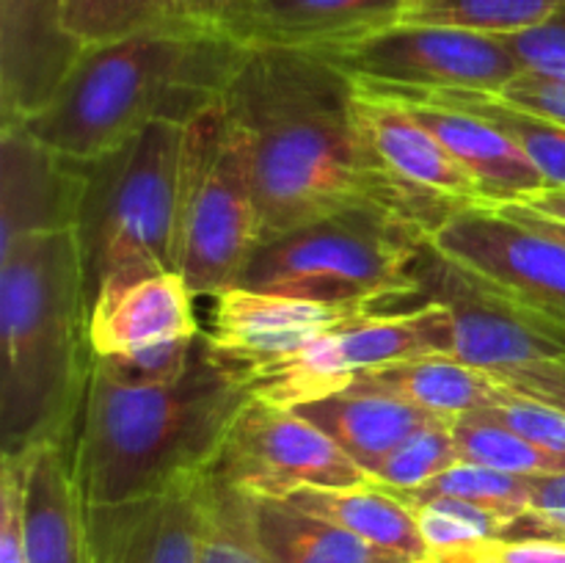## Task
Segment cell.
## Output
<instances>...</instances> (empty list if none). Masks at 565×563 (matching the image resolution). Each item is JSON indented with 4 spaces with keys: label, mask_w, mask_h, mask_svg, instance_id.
Here are the masks:
<instances>
[{
    "label": "cell",
    "mask_w": 565,
    "mask_h": 563,
    "mask_svg": "<svg viewBox=\"0 0 565 563\" xmlns=\"http://www.w3.org/2000/svg\"><path fill=\"white\" fill-rule=\"evenodd\" d=\"M224 105L252 138L263 243L353 208L434 235L463 210L417 196L375 166L353 125V81L320 53L248 47Z\"/></svg>",
    "instance_id": "1"
},
{
    "label": "cell",
    "mask_w": 565,
    "mask_h": 563,
    "mask_svg": "<svg viewBox=\"0 0 565 563\" xmlns=\"http://www.w3.org/2000/svg\"><path fill=\"white\" fill-rule=\"evenodd\" d=\"M246 55V44L215 22L83 47L50 103L22 127L66 158L94 160L158 121L193 125L224 99Z\"/></svg>",
    "instance_id": "2"
},
{
    "label": "cell",
    "mask_w": 565,
    "mask_h": 563,
    "mask_svg": "<svg viewBox=\"0 0 565 563\" xmlns=\"http://www.w3.org/2000/svg\"><path fill=\"white\" fill-rule=\"evenodd\" d=\"M252 397L246 375L210 351L204 331L191 368L166 384L121 386L94 370L72 436L83 502L121 506L210 469Z\"/></svg>",
    "instance_id": "3"
},
{
    "label": "cell",
    "mask_w": 565,
    "mask_h": 563,
    "mask_svg": "<svg viewBox=\"0 0 565 563\" xmlns=\"http://www.w3.org/2000/svg\"><path fill=\"white\" fill-rule=\"evenodd\" d=\"M88 309L75 230L28 237L0 252L3 456L70 445L75 436L97 359Z\"/></svg>",
    "instance_id": "4"
},
{
    "label": "cell",
    "mask_w": 565,
    "mask_h": 563,
    "mask_svg": "<svg viewBox=\"0 0 565 563\" xmlns=\"http://www.w3.org/2000/svg\"><path fill=\"white\" fill-rule=\"evenodd\" d=\"M188 127L158 121L86 163L77 246L88 298L177 270V210Z\"/></svg>",
    "instance_id": "5"
},
{
    "label": "cell",
    "mask_w": 565,
    "mask_h": 563,
    "mask_svg": "<svg viewBox=\"0 0 565 563\" xmlns=\"http://www.w3.org/2000/svg\"><path fill=\"white\" fill-rule=\"evenodd\" d=\"M430 235L395 213L353 208L263 243L237 287L323 304H417V259Z\"/></svg>",
    "instance_id": "6"
},
{
    "label": "cell",
    "mask_w": 565,
    "mask_h": 563,
    "mask_svg": "<svg viewBox=\"0 0 565 563\" xmlns=\"http://www.w3.org/2000/svg\"><path fill=\"white\" fill-rule=\"evenodd\" d=\"M263 246L252 138L224 99L188 125L177 210V270L193 296H221Z\"/></svg>",
    "instance_id": "7"
},
{
    "label": "cell",
    "mask_w": 565,
    "mask_h": 563,
    "mask_svg": "<svg viewBox=\"0 0 565 563\" xmlns=\"http://www.w3.org/2000/svg\"><path fill=\"white\" fill-rule=\"evenodd\" d=\"M419 357H452V320L441 304L370 312L281 362L252 370L246 381L259 401L298 408L340 392L364 370Z\"/></svg>",
    "instance_id": "8"
},
{
    "label": "cell",
    "mask_w": 565,
    "mask_h": 563,
    "mask_svg": "<svg viewBox=\"0 0 565 563\" xmlns=\"http://www.w3.org/2000/svg\"><path fill=\"white\" fill-rule=\"evenodd\" d=\"M351 81L403 92H491L500 94L524 66L505 36L441 25L381 28L353 42L312 50Z\"/></svg>",
    "instance_id": "9"
},
{
    "label": "cell",
    "mask_w": 565,
    "mask_h": 563,
    "mask_svg": "<svg viewBox=\"0 0 565 563\" xmlns=\"http://www.w3.org/2000/svg\"><path fill=\"white\" fill-rule=\"evenodd\" d=\"M430 243L519 312L565 331L563 241L494 204H472L450 215Z\"/></svg>",
    "instance_id": "10"
},
{
    "label": "cell",
    "mask_w": 565,
    "mask_h": 563,
    "mask_svg": "<svg viewBox=\"0 0 565 563\" xmlns=\"http://www.w3.org/2000/svg\"><path fill=\"white\" fill-rule=\"evenodd\" d=\"M210 472L254 497H287L303 486H359L367 472L301 412L252 401L232 423Z\"/></svg>",
    "instance_id": "11"
},
{
    "label": "cell",
    "mask_w": 565,
    "mask_h": 563,
    "mask_svg": "<svg viewBox=\"0 0 565 563\" xmlns=\"http://www.w3.org/2000/svg\"><path fill=\"white\" fill-rule=\"evenodd\" d=\"M417 304H441L452 320V359L500 375L544 359H565V331L519 312L452 259L425 243L417 259Z\"/></svg>",
    "instance_id": "12"
},
{
    "label": "cell",
    "mask_w": 565,
    "mask_h": 563,
    "mask_svg": "<svg viewBox=\"0 0 565 563\" xmlns=\"http://www.w3.org/2000/svg\"><path fill=\"white\" fill-rule=\"evenodd\" d=\"M213 301V329L204 331L210 351L243 375L281 362L364 315L384 312L364 304H323L248 287H232Z\"/></svg>",
    "instance_id": "13"
},
{
    "label": "cell",
    "mask_w": 565,
    "mask_h": 563,
    "mask_svg": "<svg viewBox=\"0 0 565 563\" xmlns=\"http://www.w3.org/2000/svg\"><path fill=\"white\" fill-rule=\"evenodd\" d=\"M353 125L375 166L401 188L456 208L486 204L478 182L401 97L353 81Z\"/></svg>",
    "instance_id": "14"
},
{
    "label": "cell",
    "mask_w": 565,
    "mask_h": 563,
    "mask_svg": "<svg viewBox=\"0 0 565 563\" xmlns=\"http://www.w3.org/2000/svg\"><path fill=\"white\" fill-rule=\"evenodd\" d=\"M86 163L55 152L22 125H0V252L77 226Z\"/></svg>",
    "instance_id": "15"
},
{
    "label": "cell",
    "mask_w": 565,
    "mask_h": 563,
    "mask_svg": "<svg viewBox=\"0 0 565 563\" xmlns=\"http://www.w3.org/2000/svg\"><path fill=\"white\" fill-rule=\"evenodd\" d=\"M204 475L121 506H86L88 563H199Z\"/></svg>",
    "instance_id": "16"
},
{
    "label": "cell",
    "mask_w": 565,
    "mask_h": 563,
    "mask_svg": "<svg viewBox=\"0 0 565 563\" xmlns=\"http://www.w3.org/2000/svg\"><path fill=\"white\" fill-rule=\"evenodd\" d=\"M81 53L64 31V0H0V125L39 114Z\"/></svg>",
    "instance_id": "17"
},
{
    "label": "cell",
    "mask_w": 565,
    "mask_h": 563,
    "mask_svg": "<svg viewBox=\"0 0 565 563\" xmlns=\"http://www.w3.org/2000/svg\"><path fill=\"white\" fill-rule=\"evenodd\" d=\"M403 0H237L218 28L246 47L329 50L397 22Z\"/></svg>",
    "instance_id": "18"
},
{
    "label": "cell",
    "mask_w": 565,
    "mask_h": 563,
    "mask_svg": "<svg viewBox=\"0 0 565 563\" xmlns=\"http://www.w3.org/2000/svg\"><path fill=\"white\" fill-rule=\"evenodd\" d=\"M384 92L401 97L414 110V116L450 149L452 158L478 182L486 204H494V208L519 204L550 188L546 177L535 169L524 149L483 116L423 97V94L395 92V88H384Z\"/></svg>",
    "instance_id": "19"
},
{
    "label": "cell",
    "mask_w": 565,
    "mask_h": 563,
    "mask_svg": "<svg viewBox=\"0 0 565 563\" xmlns=\"http://www.w3.org/2000/svg\"><path fill=\"white\" fill-rule=\"evenodd\" d=\"M193 293L180 270L141 276L108 287L88 309V337L94 357L136 351L166 340L199 334Z\"/></svg>",
    "instance_id": "20"
},
{
    "label": "cell",
    "mask_w": 565,
    "mask_h": 563,
    "mask_svg": "<svg viewBox=\"0 0 565 563\" xmlns=\"http://www.w3.org/2000/svg\"><path fill=\"white\" fill-rule=\"evenodd\" d=\"M22 458V539L28 563H88L86 502L70 445H42Z\"/></svg>",
    "instance_id": "21"
},
{
    "label": "cell",
    "mask_w": 565,
    "mask_h": 563,
    "mask_svg": "<svg viewBox=\"0 0 565 563\" xmlns=\"http://www.w3.org/2000/svg\"><path fill=\"white\" fill-rule=\"evenodd\" d=\"M296 412L331 436L337 447L367 472V478H373L381 461L408 436L434 419H441L401 397L367 390L331 392L318 401L303 403Z\"/></svg>",
    "instance_id": "22"
},
{
    "label": "cell",
    "mask_w": 565,
    "mask_h": 563,
    "mask_svg": "<svg viewBox=\"0 0 565 563\" xmlns=\"http://www.w3.org/2000/svg\"><path fill=\"white\" fill-rule=\"evenodd\" d=\"M342 390H367L401 397L441 419L480 412L500 401L505 384L486 370L463 364L452 357H419L392 362L384 368L353 375Z\"/></svg>",
    "instance_id": "23"
},
{
    "label": "cell",
    "mask_w": 565,
    "mask_h": 563,
    "mask_svg": "<svg viewBox=\"0 0 565 563\" xmlns=\"http://www.w3.org/2000/svg\"><path fill=\"white\" fill-rule=\"evenodd\" d=\"M281 500L329 519L403 561H428V546L419 535L414 508L373 480L359 486H303Z\"/></svg>",
    "instance_id": "24"
},
{
    "label": "cell",
    "mask_w": 565,
    "mask_h": 563,
    "mask_svg": "<svg viewBox=\"0 0 565 563\" xmlns=\"http://www.w3.org/2000/svg\"><path fill=\"white\" fill-rule=\"evenodd\" d=\"M252 517L268 563H408L281 497L252 495Z\"/></svg>",
    "instance_id": "25"
},
{
    "label": "cell",
    "mask_w": 565,
    "mask_h": 563,
    "mask_svg": "<svg viewBox=\"0 0 565 563\" xmlns=\"http://www.w3.org/2000/svg\"><path fill=\"white\" fill-rule=\"evenodd\" d=\"M215 0H64V31L81 47H94L158 28L215 22Z\"/></svg>",
    "instance_id": "26"
},
{
    "label": "cell",
    "mask_w": 565,
    "mask_h": 563,
    "mask_svg": "<svg viewBox=\"0 0 565 563\" xmlns=\"http://www.w3.org/2000/svg\"><path fill=\"white\" fill-rule=\"evenodd\" d=\"M395 92H403V88H395ZM423 97L439 99V103L456 105V108L469 110V114L483 116L486 121L500 127L524 149V155L533 160L535 169L546 177L550 188H565V125H561V121L530 114V110L519 108V105L508 103L500 94L491 92L456 88V92H430L423 94Z\"/></svg>",
    "instance_id": "27"
},
{
    "label": "cell",
    "mask_w": 565,
    "mask_h": 563,
    "mask_svg": "<svg viewBox=\"0 0 565 563\" xmlns=\"http://www.w3.org/2000/svg\"><path fill=\"white\" fill-rule=\"evenodd\" d=\"M563 3L565 0H403L397 22L513 36L546 22Z\"/></svg>",
    "instance_id": "28"
},
{
    "label": "cell",
    "mask_w": 565,
    "mask_h": 563,
    "mask_svg": "<svg viewBox=\"0 0 565 563\" xmlns=\"http://www.w3.org/2000/svg\"><path fill=\"white\" fill-rule=\"evenodd\" d=\"M452 439L461 461L511 475L565 472V456L524 439L486 412H469L452 419Z\"/></svg>",
    "instance_id": "29"
},
{
    "label": "cell",
    "mask_w": 565,
    "mask_h": 563,
    "mask_svg": "<svg viewBox=\"0 0 565 563\" xmlns=\"http://www.w3.org/2000/svg\"><path fill=\"white\" fill-rule=\"evenodd\" d=\"M199 563H268L254 533L252 495L224 484L210 469L204 475Z\"/></svg>",
    "instance_id": "30"
},
{
    "label": "cell",
    "mask_w": 565,
    "mask_h": 563,
    "mask_svg": "<svg viewBox=\"0 0 565 563\" xmlns=\"http://www.w3.org/2000/svg\"><path fill=\"white\" fill-rule=\"evenodd\" d=\"M395 495L408 506L430 500V497H456L513 524L530 511V475H511L480 467V464L458 461L430 484L414 491H395Z\"/></svg>",
    "instance_id": "31"
},
{
    "label": "cell",
    "mask_w": 565,
    "mask_h": 563,
    "mask_svg": "<svg viewBox=\"0 0 565 563\" xmlns=\"http://www.w3.org/2000/svg\"><path fill=\"white\" fill-rule=\"evenodd\" d=\"M419 535L428 546V561L445 563L461 555L469 546L489 539H502L511 524L486 508L472 502L456 500V497H430V500L414 502Z\"/></svg>",
    "instance_id": "32"
},
{
    "label": "cell",
    "mask_w": 565,
    "mask_h": 563,
    "mask_svg": "<svg viewBox=\"0 0 565 563\" xmlns=\"http://www.w3.org/2000/svg\"><path fill=\"white\" fill-rule=\"evenodd\" d=\"M458 461L461 456L452 439V419H434L397 445L370 480L390 491H414Z\"/></svg>",
    "instance_id": "33"
},
{
    "label": "cell",
    "mask_w": 565,
    "mask_h": 563,
    "mask_svg": "<svg viewBox=\"0 0 565 563\" xmlns=\"http://www.w3.org/2000/svg\"><path fill=\"white\" fill-rule=\"evenodd\" d=\"M199 342H202V331L196 337L154 342V346L114 353V357H97L94 359V370L121 386L166 384V381H174L177 375L191 368Z\"/></svg>",
    "instance_id": "34"
},
{
    "label": "cell",
    "mask_w": 565,
    "mask_h": 563,
    "mask_svg": "<svg viewBox=\"0 0 565 563\" xmlns=\"http://www.w3.org/2000/svg\"><path fill=\"white\" fill-rule=\"evenodd\" d=\"M480 412L500 419L502 425L522 434L524 439L535 442V445L546 447L557 456H565V408H557L552 403L522 395V392L505 386L500 401L489 408H480Z\"/></svg>",
    "instance_id": "35"
},
{
    "label": "cell",
    "mask_w": 565,
    "mask_h": 563,
    "mask_svg": "<svg viewBox=\"0 0 565 563\" xmlns=\"http://www.w3.org/2000/svg\"><path fill=\"white\" fill-rule=\"evenodd\" d=\"M524 70L565 77V3L555 14L530 31L505 36Z\"/></svg>",
    "instance_id": "36"
},
{
    "label": "cell",
    "mask_w": 565,
    "mask_h": 563,
    "mask_svg": "<svg viewBox=\"0 0 565 563\" xmlns=\"http://www.w3.org/2000/svg\"><path fill=\"white\" fill-rule=\"evenodd\" d=\"M445 563H565V539H489Z\"/></svg>",
    "instance_id": "37"
},
{
    "label": "cell",
    "mask_w": 565,
    "mask_h": 563,
    "mask_svg": "<svg viewBox=\"0 0 565 563\" xmlns=\"http://www.w3.org/2000/svg\"><path fill=\"white\" fill-rule=\"evenodd\" d=\"M0 563H28L22 539V458L3 456L0 467Z\"/></svg>",
    "instance_id": "38"
},
{
    "label": "cell",
    "mask_w": 565,
    "mask_h": 563,
    "mask_svg": "<svg viewBox=\"0 0 565 563\" xmlns=\"http://www.w3.org/2000/svg\"><path fill=\"white\" fill-rule=\"evenodd\" d=\"M502 99L565 125V77L524 70L500 92Z\"/></svg>",
    "instance_id": "39"
},
{
    "label": "cell",
    "mask_w": 565,
    "mask_h": 563,
    "mask_svg": "<svg viewBox=\"0 0 565 563\" xmlns=\"http://www.w3.org/2000/svg\"><path fill=\"white\" fill-rule=\"evenodd\" d=\"M508 390H516L522 395L539 397L552 406L565 408V359H544V362H530L522 368L505 370L494 375Z\"/></svg>",
    "instance_id": "40"
},
{
    "label": "cell",
    "mask_w": 565,
    "mask_h": 563,
    "mask_svg": "<svg viewBox=\"0 0 565 563\" xmlns=\"http://www.w3.org/2000/svg\"><path fill=\"white\" fill-rule=\"evenodd\" d=\"M535 517L565 513V472L530 475V511Z\"/></svg>",
    "instance_id": "41"
},
{
    "label": "cell",
    "mask_w": 565,
    "mask_h": 563,
    "mask_svg": "<svg viewBox=\"0 0 565 563\" xmlns=\"http://www.w3.org/2000/svg\"><path fill=\"white\" fill-rule=\"evenodd\" d=\"M500 210H505V213H511L513 219L524 221V224L533 226V230L544 232V235H552V237H557V241L565 243V224H563V221L550 219V215L535 213V210L522 208V204H500Z\"/></svg>",
    "instance_id": "42"
},
{
    "label": "cell",
    "mask_w": 565,
    "mask_h": 563,
    "mask_svg": "<svg viewBox=\"0 0 565 563\" xmlns=\"http://www.w3.org/2000/svg\"><path fill=\"white\" fill-rule=\"evenodd\" d=\"M522 208L535 210L541 215H550V219H557L565 224V188H546V191L533 193L524 202H519Z\"/></svg>",
    "instance_id": "43"
},
{
    "label": "cell",
    "mask_w": 565,
    "mask_h": 563,
    "mask_svg": "<svg viewBox=\"0 0 565 563\" xmlns=\"http://www.w3.org/2000/svg\"><path fill=\"white\" fill-rule=\"evenodd\" d=\"M232 3H237V0H215V6H218V11H215V22H218L221 11H224V9H230Z\"/></svg>",
    "instance_id": "44"
}]
</instances>
